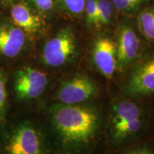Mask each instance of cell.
Here are the masks:
<instances>
[{
  "label": "cell",
  "instance_id": "13",
  "mask_svg": "<svg viewBox=\"0 0 154 154\" xmlns=\"http://www.w3.org/2000/svg\"><path fill=\"white\" fill-rule=\"evenodd\" d=\"M117 11L137 16L143 9L153 2L154 0H111Z\"/></svg>",
  "mask_w": 154,
  "mask_h": 154
},
{
  "label": "cell",
  "instance_id": "2",
  "mask_svg": "<svg viewBox=\"0 0 154 154\" xmlns=\"http://www.w3.org/2000/svg\"><path fill=\"white\" fill-rule=\"evenodd\" d=\"M77 41L72 29H61L47 40L42 49V59L51 67H59L72 61L77 54Z\"/></svg>",
  "mask_w": 154,
  "mask_h": 154
},
{
  "label": "cell",
  "instance_id": "20",
  "mask_svg": "<svg viewBox=\"0 0 154 154\" xmlns=\"http://www.w3.org/2000/svg\"><path fill=\"white\" fill-rule=\"evenodd\" d=\"M19 1H20V0H0V5L10 7L11 6L14 5Z\"/></svg>",
  "mask_w": 154,
  "mask_h": 154
},
{
  "label": "cell",
  "instance_id": "5",
  "mask_svg": "<svg viewBox=\"0 0 154 154\" xmlns=\"http://www.w3.org/2000/svg\"><path fill=\"white\" fill-rule=\"evenodd\" d=\"M5 154H44L38 132L29 124L19 125L6 143Z\"/></svg>",
  "mask_w": 154,
  "mask_h": 154
},
{
  "label": "cell",
  "instance_id": "12",
  "mask_svg": "<svg viewBox=\"0 0 154 154\" xmlns=\"http://www.w3.org/2000/svg\"><path fill=\"white\" fill-rule=\"evenodd\" d=\"M136 19L142 36L146 42L154 46V2L140 11Z\"/></svg>",
  "mask_w": 154,
  "mask_h": 154
},
{
  "label": "cell",
  "instance_id": "3",
  "mask_svg": "<svg viewBox=\"0 0 154 154\" xmlns=\"http://www.w3.org/2000/svg\"><path fill=\"white\" fill-rule=\"evenodd\" d=\"M141 35L136 18L127 19L119 24L116 42L117 67L122 69L137 59L141 50Z\"/></svg>",
  "mask_w": 154,
  "mask_h": 154
},
{
  "label": "cell",
  "instance_id": "18",
  "mask_svg": "<svg viewBox=\"0 0 154 154\" xmlns=\"http://www.w3.org/2000/svg\"><path fill=\"white\" fill-rule=\"evenodd\" d=\"M7 79L5 74L0 70V121H2L5 119L7 109Z\"/></svg>",
  "mask_w": 154,
  "mask_h": 154
},
{
  "label": "cell",
  "instance_id": "8",
  "mask_svg": "<svg viewBox=\"0 0 154 154\" xmlns=\"http://www.w3.org/2000/svg\"><path fill=\"white\" fill-rule=\"evenodd\" d=\"M11 22L27 36H35L43 31L44 17L32 8L26 0H20L10 7Z\"/></svg>",
  "mask_w": 154,
  "mask_h": 154
},
{
  "label": "cell",
  "instance_id": "11",
  "mask_svg": "<svg viewBox=\"0 0 154 154\" xmlns=\"http://www.w3.org/2000/svg\"><path fill=\"white\" fill-rule=\"evenodd\" d=\"M27 35L12 22L0 23V56L13 59L22 53Z\"/></svg>",
  "mask_w": 154,
  "mask_h": 154
},
{
  "label": "cell",
  "instance_id": "16",
  "mask_svg": "<svg viewBox=\"0 0 154 154\" xmlns=\"http://www.w3.org/2000/svg\"><path fill=\"white\" fill-rule=\"evenodd\" d=\"M86 26L98 28L97 0H86L84 16Z\"/></svg>",
  "mask_w": 154,
  "mask_h": 154
},
{
  "label": "cell",
  "instance_id": "9",
  "mask_svg": "<svg viewBox=\"0 0 154 154\" xmlns=\"http://www.w3.org/2000/svg\"><path fill=\"white\" fill-rule=\"evenodd\" d=\"M94 83L84 75H78L64 82L57 94L63 104H78L91 98L96 92Z\"/></svg>",
  "mask_w": 154,
  "mask_h": 154
},
{
  "label": "cell",
  "instance_id": "10",
  "mask_svg": "<svg viewBox=\"0 0 154 154\" xmlns=\"http://www.w3.org/2000/svg\"><path fill=\"white\" fill-rule=\"evenodd\" d=\"M92 59L96 68L110 78L117 68L116 43L107 36L98 37L93 45Z\"/></svg>",
  "mask_w": 154,
  "mask_h": 154
},
{
  "label": "cell",
  "instance_id": "19",
  "mask_svg": "<svg viewBox=\"0 0 154 154\" xmlns=\"http://www.w3.org/2000/svg\"><path fill=\"white\" fill-rule=\"evenodd\" d=\"M126 154H154V150L148 146H143L135 149L134 151L128 152Z\"/></svg>",
  "mask_w": 154,
  "mask_h": 154
},
{
  "label": "cell",
  "instance_id": "1",
  "mask_svg": "<svg viewBox=\"0 0 154 154\" xmlns=\"http://www.w3.org/2000/svg\"><path fill=\"white\" fill-rule=\"evenodd\" d=\"M50 113L54 126L65 143H88L99 127V117L91 108L61 103L51 106Z\"/></svg>",
  "mask_w": 154,
  "mask_h": 154
},
{
  "label": "cell",
  "instance_id": "6",
  "mask_svg": "<svg viewBox=\"0 0 154 154\" xmlns=\"http://www.w3.org/2000/svg\"><path fill=\"white\" fill-rule=\"evenodd\" d=\"M48 84L47 74L30 66L23 67L15 75L14 90L19 100H32L42 95Z\"/></svg>",
  "mask_w": 154,
  "mask_h": 154
},
{
  "label": "cell",
  "instance_id": "15",
  "mask_svg": "<svg viewBox=\"0 0 154 154\" xmlns=\"http://www.w3.org/2000/svg\"><path fill=\"white\" fill-rule=\"evenodd\" d=\"M85 2L86 0H56L61 10L74 18L84 16Z\"/></svg>",
  "mask_w": 154,
  "mask_h": 154
},
{
  "label": "cell",
  "instance_id": "14",
  "mask_svg": "<svg viewBox=\"0 0 154 154\" xmlns=\"http://www.w3.org/2000/svg\"><path fill=\"white\" fill-rule=\"evenodd\" d=\"M98 28L111 24L116 9L111 0H97Z\"/></svg>",
  "mask_w": 154,
  "mask_h": 154
},
{
  "label": "cell",
  "instance_id": "17",
  "mask_svg": "<svg viewBox=\"0 0 154 154\" xmlns=\"http://www.w3.org/2000/svg\"><path fill=\"white\" fill-rule=\"evenodd\" d=\"M27 3L42 17L51 14L54 11L57 3L56 0H26Z\"/></svg>",
  "mask_w": 154,
  "mask_h": 154
},
{
  "label": "cell",
  "instance_id": "4",
  "mask_svg": "<svg viewBox=\"0 0 154 154\" xmlns=\"http://www.w3.org/2000/svg\"><path fill=\"white\" fill-rule=\"evenodd\" d=\"M142 112L132 101H124L117 104L112 121L113 137L121 140L140 131L142 127Z\"/></svg>",
  "mask_w": 154,
  "mask_h": 154
},
{
  "label": "cell",
  "instance_id": "7",
  "mask_svg": "<svg viewBox=\"0 0 154 154\" xmlns=\"http://www.w3.org/2000/svg\"><path fill=\"white\" fill-rule=\"evenodd\" d=\"M126 88L132 96L154 94V49L148 51L135 67L128 80Z\"/></svg>",
  "mask_w": 154,
  "mask_h": 154
}]
</instances>
